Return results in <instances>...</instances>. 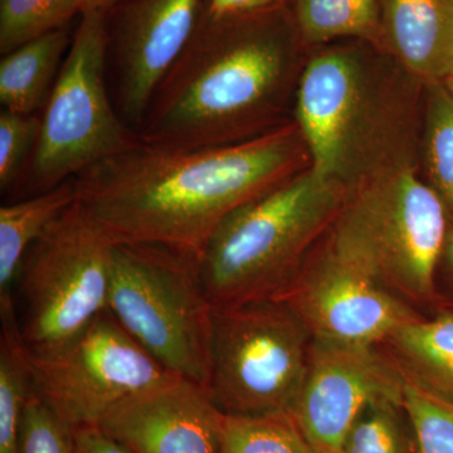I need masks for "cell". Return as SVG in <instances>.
<instances>
[{
  "label": "cell",
  "instance_id": "cell-1",
  "mask_svg": "<svg viewBox=\"0 0 453 453\" xmlns=\"http://www.w3.org/2000/svg\"><path fill=\"white\" fill-rule=\"evenodd\" d=\"M288 131L238 144L170 148L139 142L73 178L76 203L113 243L153 244L198 261L232 213L288 178Z\"/></svg>",
  "mask_w": 453,
  "mask_h": 453
},
{
  "label": "cell",
  "instance_id": "cell-2",
  "mask_svg": "<svg viewBox=\"0 0 453 453\" xmlns=\"http://www.w3.org/2000/svg\"><path fill=\"white\" fill-rule=\"evenodd\" d=\"M252 14L201 22L155 92L139 139L170 148L243 142L273 104L286 74L279 35Z\"/></svg>",
  "mask_w": 453,
  "mask_h": 453
},
{
  "label": "cell",
  "instance_id": "cell-3",
  "mask_svg": "<svg viewBox=\"0 0 453 453\" xmlns=\"http://www.w3.org/2000/svg\"><path fill=\"white\" fill-rule=\"evenodd\" d=\"M339 199L336 180L310 170L232 211L196 261L213 308L281 295Z\"/></svg>",
  "mask_w": 453,
  "mask_h": 453
},
{
  "label": "cell",
  "instance_id": "cell-4",
  "mask_svg": "<svg viewBox=\"0 0 453 453\" xmlns=\"http://www.w3.org/2000/svg\"><path fill=\"white\" fill-rule=\"evenodd\" d=\"M107 310L164 369L208 388L214 308L195 259L113 243Z\"/></svg>",
  "mask_w": 453,
  "mask_h": 453
},
{
  "label": "cell",
  "instance_id": "cell-5",
  "mask_svg": "<svg viewBox=\"0 0 453 453\" xmlns=\"http://www.w3.org/2000/svg\"><path fill=\"white\" fill-rule=\"evenodd\" d=\"M447 240L446 205L411 170L363 190L340 217L330 247L407 303L436 296Z\"/></svg>",
  "mask_w": 453,
  "mask_h": 453
},
{
  "label": "cell",
  "instance_id": "cell-6",
  "mask_svg": "<svg viewBox=\"0 0 453 453\" xmlns=\"http://www.w3.org/2000/svg\"><path fill=\"white\" fill-rule=\"evenodd\" d=\"M113 242L74 202L23 259L14 308L32 356H49L105 312Z\"/></svg>",
  "mask_w": 453,
  "mask_h": 453
},
{
  "label": "cell",
  "instance_id": "cell-7",
  "mask_svg": "<svg viewBox=\"0 0 453 453\" xmlns=\"http://www.w3.org/2000/svg\"><path fill=\"white\" fill-rule=\"evenodd\" d=\"M106 14L83 12L41 118L29 186L46 192L127 150L139 136L125 127L106 88Z\"/></svg>",
  "mask_w": 453,
  "mask_h": 453
},
{
  "label": "cell",
  "instance_id": "cell-8",
  "mask_svg": "<svg viewBox=\"0 0 453 453\" xmlns=\"http://www.w3.org/2000/svg\"><path fill=\"white\" fill-rule=\"evenodd\" d=\"M312 336L281 297L214 309L211 398L226 414L290 413Z\"/></svg>",
  "mask_w": 453,
  "mask_h": 453
},
{
  "label": "cell",
  "instance_id": "cell-9",
  "mask_svg": "<svg viewBox=\"0 0 453 453\" xmlns=\"http://www.w3.org/2000/svg\"><path fill=\"white\" fill-rule=\"evenodd\" d=\"M29 357L35 395L74 429L97 426L116 404L172 375L109 310L55 353Z\"/></svg>",
  "mask_w": 453,
  "mask_h": 453
},
{
  "label": "cell",
  "instance_id": "cell-10",
  "mask_svg": "<svg viewBox=\"0 0 453 453\" xmlns=\"http://www.w3.org/2000/svg\"><path fill=\"white\" fill-rule=\"evenodd\" d=\"M404 374L377 345L312 338L291 416L318 453H340L359 414L380 399L403 401Z\"/></svg>",
  "mask_w": 453,
  "mask_h": 453
},
{
  "label": "cell",
  "instance_id": "cell-11",
  "mask_svg": "<svg viewBox=\"0 0 453 453\" xmlns=\"http://www.w3.org/2000/svg\"><path fill=\"white\" fill-rule=\"evenodd\" d=\"M314 339L378 345L419 316L356 262L329 247L310 273H296L279 296Z\"/></svg>",
  "mask_w": 453,
  "mask_h": 453
},
{
  "label": "cell",
  "instance_id": "cell-12",
  "mask_svg": "<svg viewBox=\"0 0 453 453\" xmlns=\"http://www.w3.org/2000/svg\"><path fill=\"white\" fill-rule=\"evenodd\" d=\"M113 31L122 120L142 127L155 92L196 31L204 0H125Z\"/></svg>",
  "mask_w": 453,
  "mask_h": 453
},
{
  "label": "cell",
  "instance_id": "cell-13",
  "mask_svg": "<svg viewBox=\"0 0 453 453\" xmlns=\"http://www.w3.org/2000/svg\"><path fill=\"white\" fill-rule=\"evenodd\" d=\"M223 418L208 388L172 374L116 404L97 426L133 453H219Z\"/></svg>",
  "mask_w": 453,
  "mask_h": 453
},
{
  "label": "cell",
  "instance_id": "cell-14",
  "mask_svg": "<svg viewBox=\"0 0 453 453\" xmlns=\"http://www.w3.org/2000/svg\"><path fill=\"white\" fill-rule=\"evenodd\" d=\"M359 77L342 53H325L310 62L301 77L297 119L312 157V172L338 180L356 121Z\"/></svg>",
  "mask_w": 453,
  "mask_h": 453
},
{
  "label": "cell",
  "instance_id": "cell-15",
  "mask_svg": "<svg viewBox=\"0 0 453 453\" xmlns=\"http://www.w3.org/2000/svg\"><path fill=\"white\" fill-rule=\"evenodd\" d=\"M396 53L413 73L446 79L453 64V0H386Z\"/></svg>",
  "mask_w": 453,
  "mask_h": 453
},
{
  "label": "cell",
  "instance_id": "cell-16",
  "mask_svg": "<svg viewBox=\"0 0 453 453\" xmlns=\"http://www.w3.org/2000/svg\"><path fill=\"white\" fill-rule=\"evenodd\" d=\"M76 202L73 180L0 208V311L14 308V286L27 252Z\"/></svg>",
  "mask_w": 453,
  "mask_h": 453
},
{
  "label": "cell",
  "instance_id": "cell-17",
  "mask_svg": "<svg viewBox=\"0 0 453 453\" xmlns=\"http://www.w3.org/2000/svg\"><path fill=\"white\" fill-rule=\"evenodd\" d=\"M68 27L47 33L3 55L0 103L9 111L32 115L46 105L62 58L70 49Z\"/></svg>",
  "mask_w": 453,
  "mask_h": 453
},
{
  "label": "cell",
  "instance_id": "cell-18",
  "mask_svg": "<svg viewBox=\"0 0 453 453\" xmlns=\"http://www.w3.org/2000/svg\"><path fill=\"white\" fill-rule=\"evenodd\" d=\"M388 344L407 374L438 395L453 399V311L419 316L393 334Z\"/></svg>",
  "mask_w": 453,
  "mask_h": 453
},
{
  "label": "cell",
  "instance_id": "cell-19",
  "mask_svg": "<svg viewBox=\"0 0 453 453\" xmlns=\"http://www.w3.org/2000/svg\"><path fill=\"white\" fill-rule=\"evenodd\" d=\"M0 453H19L20 423L33 390L31 357L16 311L0 312Z\"/></svg>",
  "mask_w": 453,
  "mask_h": 453
},
{
  "label": "cell",
  "instance_id": "cell-20",
  "mask_svg": "<svg viewBox=\"0 0 453 453\" xmlns=\"http://www.w3.org/2000/svg\"><path fill=\"white\" fill-rule=\"evenodd\" d=\"M219 453H318L291 413L226 414Z\"/></svg>",
  "mask_w": 453,
  "mask_h": 453
},
{
  "label": "cell",
  "instance_id": "cell-21",
  "mask_svg": "<svg viewBox=\"0 0 453 453\" xmlns=\"http://www.w3.org/2000/svg\"><path fill=\"white\" fill-rule=\"evenodd\" d=\"M81 13L80 0H0V52L65 28Z\"/></svg>",
  "mask_w": 453,
  "mask_h": 453
},
{
  "label": "cell",
  "instance_id": "cell-22",
  "mask_svg": "<svg viewBox=\"0 0 453 453\" xmlns=\"http://www.w3.org/2000/svg\"><path fill=\"white\" fill-rule=\"evenodd\" d=\"M402 402H372L349 429L340 453H417Z\"/></svg>",
  "mask_w": 453,
  "mask_h": 453
},
{
  "label": "cell",
  "instance_id": "cell-23",
  "mask_svg": "<svg viewBox=\"0 0 453 453\" xmlns=\"http://www.w3.org/2000/svg\"><path fill=\"white\" fill-rule=\"evenodd\" d=\"M297 20L310 41L369 37L377 31V0H297Z\"/></svg>",
  "mask_w": 453,
  "mask_h": 453
},
{
  "label": "cell",
  "instance_id": "cell-24",
  "mask_svg": "<svg viewBox=\"0 0 453 453\" xmlns=\"http://www.w3.org/2000/svg\"><path fill=\"white\" fill-rule=\"evenodd\" d=\"M403 371V369H402ZM403 404L417 453H453V399L438 395L403 371Z\"/></svg>",
  "mask_w": 453,
  "mask_h": 453
},
{
  "label": "cell",
  "instance_id": "cell-25",
  "mask_svg": "<svg viewBox=\"0 0 453 453\" xmlns=\"http://www.w3.org/2000/svg\"><path fill=\"white\" fill-rule=\"evenodd\" d=\"M428 163L436 192L453 211V97L436 88L428 115Z\"/></svg>",
  "mask_w": 453,
  "mask_h": 453
},
{
  "label": "cell",
  "instance_id": "cell-26",
  "mask_svg": "<svg viewBox=\"0 0 453 453\" xmlns=\"http://www.w3.org/2000/svg\"><path fill=\"white\" fill-rule=\"evenodd\" d=\"M19 453H74V428L35 390L20 423Z\"/></svg>",
  "mask_w": 453,
  "mask_h": 453
},
{
  "label": "cell",
  "instance_id": "cell-27",
  "mask_svg": "<svg viewBox=\"0 0 453 453\" xmlns=\"http://www.w3.org/2000/svg\"><path fill=\"white\" fill-rule=\"evenodd\" d=\"M41 131V118L25 113L0 112V188L7 192L16 184L23 165L31 157Z\"/></svg>",
  "mask_w": 453,
  "mask_h": 453
},
{
  "label": "cell",
  "instance_id": "cell-28",
  "mask_svg": "<svg viewBox=\"0 0 453 453\" xmlns=\"http://www.w3.org/2000/svg\"><path fill=\"white\" fill-rule=\"evenodd\" d=\"M74 453H133L98 426L74 429Z\"/></svg>",
  "mask_w": 453,
  "mask_h": 453
},
{
  "label": "cell",
  "instance_id": "cell-29",
  "mask_svg": "<svg viewBox=\"0 0 453 453\" xmlns=\"http://www.w3.org/2000/svg\"><path fill=\"white\" fill-rule=\"evenodd\" d=\"M276 0H204L203 13L211 18L246 16L266 11Z\"/></svg>",
  "mask_w": 453,
  "mask_h": 453
},
{
  "label": "cell",
  "instance_id": "cell-30",
  "mask_svg": "<svg viewBox=\"0 0 453 453\" xmlns=\"http://www.w3.org/2000/svg\"><path fill=\"white\" fill-rule=\"evenodd\" d=\"M80 2H81L82 13L83 12H98L107 16L112 9L120 7L125 0H80Z\"/></svg>",
  "mask_w": 453,
  "mask_h": 453
},
{
  "label": "cell",
  "instance_id": "cell-31",
  "mask_svg": "<svg viewBox=\"0 0 453 453\" xmlns=\"http://www.w3.org/2000/svg\"><path fill=\"white\" fill-rule=\"evenodd\" d=\"M443 255H445L447 267H449V273H451V283L453 285V232L451 234L447 235Z\"/></svg>",
  "mask_w": 453,
  "mask_h": 453
},
{
  "label": "cell",
  "instance_id": "cell-32",
  "mask_svg": "<svg viewBox=\"0 0 453 453\" xmlns=\"http://www.w3.org/2000/svg\"><path fill=\"white\" fill-rule=\"evenodd\" d=\"M446 85L447 88H449V95L453 97V64L451 68H449V73L446 76Z\"/></svg>",
  "mask_w": 453,
  "mask_h": 453
}]
</instances>
